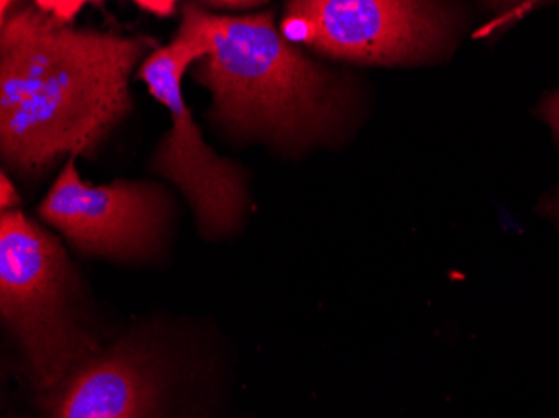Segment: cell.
Returning a JSON list of instances; mask_svg holds the SVG:
<instances>
[{
	"mask_svg": "<svg viewBox=\"0 0 559 418\" xmlns=\"http://www.w3.org/2000/svg\"><path fill=\"white\" fill-rule=\"evenodd\" d=\"M141 36L61 25L36 5L0 25V151L36 176L66 154L96 153L133 111L131 74L155 50Z\"/></svg>",
	"mask_w": 559,
	"mask_h": 418,
	"instance_id": "obj_1",
	"label": "cell"
},
{
	"mask_svg": "<svg viewBox=\"0 0 559 418\" xmlns=\"http://www.w3.org/2000/svg\"><path fill=\"white\" fill-rule=\"evenodd\" d=\"M209 52L194 80L212 94L213 121L238 138L280 150H307L342 136L354 112V87L285 39L273 12L215 15L191 4Z\"/></svg>",
	"mask_w": 559,
	"mask_h": 418,
	"instance_id": "obj_2",
	"label": "cell"
},
{
	"mask_svg": "<svg viewBox=\"0 0 559 418\" xmlns=\"http://www.w3.org/2000/svg\"><path fill=\"white\" fill-rule=\"evenodd\" d=\"M225 369L158 326L112 339L47 402V418H231Z\"/></svg>",
	"mask_w": 559,
	"mask_h": 418,
	"instance_id": "obj_3",
	"label": "cell"
},
{
	"mask_svg": "<svg viewBox=\"0 0 559 418\" xmlns=\"http://www.w3.org/2000/svg\"><path fill=\"white\" fill-rule=\"evenodd\" d=\"M0 315L43 407L106 345L61 241L19 210L0 215Z\"/></svg>",
	"mask_w": 559,
	"mask_h": 418,
	"instance_id": "obj_4",
	"label": "cell"
},
{
	"mask_svg": "<svg viewBox=\"0 0 559 418\" xmlns=\"http://www.w3.org/2000/svg\"><path fill=\"white\" fill-rule=\"evenodd\" d=\"M209 52L191 4L175 39L156 47L138 69L150 93L169 112L171 126L156 147L153 169L187 198L201 235L209 240L228 237L240 228L247 212V181L235 163L222 158L203 140L183 96L185 72Z\"/></svg>",
	"mask_w": 559,
	"mask_h": 418,
	"instance_id": "obj_5",
	"label": "cell"
},
{
	"mask_svg": "<svg viewBox=\"0 0 559 418\" xmlns=\"http://www.w3.org/2000/svg\"><path fill=\"white\" fill-rule=\"evenodd\" d=\"M454 9L404 0L288 2L280 33L326 58L359 64H413L436 58L455 34Z\"/></svg>",
	"mask_w": 559,
	"mask_h": 418,
	"instance_id": "obj_6",
	"label": "cell"
},
{
	"mask_svg": "<svg viewBox=\"0 0 559 418\" xmlns=\"http://www.w3.org/2000/svg\"><path fill=\"white\" fill-rule=\"evenodd\" d=\"M78 156H69L37 215L91 256L124 263L155 260L165 247L171 222V196L153 181L115 179L87 184Z\"/></svg>",
	"mask_w": 559,
	"mask_h": 418,
	"instance_id": "obj_7",
	"label": "cell"
},
{
	"mask_svg": "<svg viewBox=\"0 0 559 418\" xmlns=\"http://www.w3.org/2000/svg\"><path fill=\"white\" fill-rule=\"evenodd\" d=\"M34 5L58 24L72 25L75 17L83 11L86 2H83V0H80V2L78 0H37Z\"/></svg>",
	"mask_w": 559,
	"mask_h": 418,
	"instance_id": "obj_8",
	"label": "cell"
},
{
	"mask_svg": "<svg viewBox=\"0 0 559 418\" xmlns=\"http://www.w3.org/2000/svg\"><path fill=\"white\" fill-rule=\"evenodd\" d=\"M19 204H21V196L15 190L14 182L8 178L5 171H2L0 175V207H2V212H12V210H17Z\"/></svg>",
	"mask_w": 559,
	"mask_h": 418,
	"instance_id": "obj_9",
	"label": "cell"
},
{
	"mask_svg": "<svg viewBox=\"0 0 559 418\" xmlns=\"http://www.w3.org/2000/svg\"><path fill=\"white\" fill-rule=\"evenodd\" d=\"M134 5L147 14L155 15L159 19H169L176 14V2L173 0H138Z\"/></svg>",
	"mask_w": 559,
	"mask_h": 418,
	"instance_id": "obj_10",
	"label": "cell"
},
{
	"mask_svg": "<svg viewBox=\"0 0 559 418\" xmlns=\"http://www.w3.org/2000/svg\"><path fill=\"white\" fill-rule=\"evenodd\" d=\"M539 112H542L545 121L551 126L552 133H555L556 140L559 141V91L546 97Z\"/></svg>",
	"mask_w": 559,
	"mask_h": 418,
	"instance_id": "obj_11",
	"label": "cell"
},
{
	"mask_svg": "<svg viewBox=\"0 0 559 418\" xmlns=\"http://www.w3.org/2000/svg\"><path fill=\"white\" fill-rule=\"evenodd\" d=\"M201 5H209V8L213 9H235V11H238V9H250L255 8L257 2H238V0H223V2H209V4H201Z\"/></svg>",
	"mask_w": 559,
	"mask_h": 418,
	"instance_id": "obj_12",
	"label": "cell"
},
{
	"mask_svg": "<svg viewBox=\"0 0 559 418\" xmlns=\"http://www.w3.org/2000/svg\"><path fill=\"white\" fill-rule=\"evenodd\" d=\"M237 418H250V417H237Z\"/></svg>",
	"mask_w": 559,
	"mask_h": 418,
	"instance_id": "obj_13",
	"label": "cell"
},
{
	"mask_svg": "<svg viewBox=\"0 0 559 418\" xmlns=\"http://www.w3.org/2000/svg\"><path fill=\"white\" fill-rule=\"evenodd\" d=\"M9 418H19V417H9Z\"/></svg>",
	"mask_w": 559,
	"mask_h": 418,
	"instance_id": "obj_14",
	"label": "cell"
}]
</instances>
